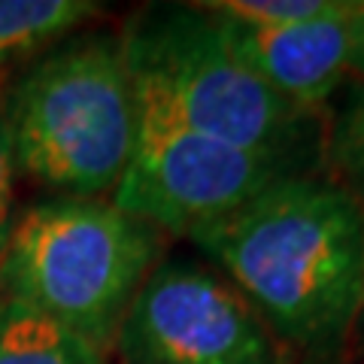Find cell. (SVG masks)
Listing matches in <instances>:
<instances>
[{
  "label": "cell",
  "mask_w": 364,
  "mask_h": 364,
  "mask_svg": "<svg viewBox=\"0 0 364 364\" xmlns=\"http://www.w3.org/2000/svg\"><path fill=\"white\" fill-rule=\"evenodd\" d=\"M119 364H286L279 343L219 273L158 261L112 343Z\"/></svg>",
  "instance_id": "6"
},
{
  "label": "cell",
  "mask_w": 364,
  "mask_h": 364,
  "mask_svg": "<svg viewBox=\"0 0 364 364\" xmlns=\"http://www.w3.org/2000/svg\"><path fill=\"white\" fill-rule=\"evenodd\" d=\"M134 91L186 128L249 152L310 164L316 112H304L249 70L203 6L149 9L124 33Z\"/></svg>",
  "instance_id": "4"
},
{
  "label": "cell",
  "mask_w": 364,
  "mask_h": 364,
  "mask_svg": "<svg viewBox=\"0 0 364 364\" xmlns=\"http://www.w3.org/2000/svg\"><path fill=\"white\" fill-rule=\"evenodd\" d=\"M358 328H364V316H361V325H358Z\"/></svg>",
  "instance_id": "14"
},
{
  "label": "cell",
  "mask_w": 364,
  "mask_h": 364,
  "mask_svg": "<svg viewBox=\"0 0 364 364\" xmlns=\"http://www.w3.org/2000/svg\"><path fill=\"white\" fill-rule=\"evenodd\" d=\"M158 249L155 228L109 200L52 198L16 219L0 255V298L104 355L158 264Z\"/></svg>",
  "instance_id": "3"
},
{
  "label": "cell",
  "mask_w": 364,
  "mask_h": 364,
  "mask_svg": "<svg viewBox=\"0 0 364 364\" xmlns=\"http://www.w3.org/2000/svg\"><path fill=\"white\" fill-rule=\"evenodd\" d=\"M343 0H219V4H200L219 16L237 18L243 25L255 28H282L298 25L318 16H328L340 9Z\"/></svg>",
  "instance_id": "11"
},
{
  "label": "cell",
  "mask_w": 364,
  "mask_h": 364,
  "mask_svg": "<svg viewBox=\"0 0 364 364\" xmlns=\"http://www.w3.org/2000/svg\"><path fill=\"white\" fill-rule=\"evenodd\" d=\"M0 364H104V355L49 318L0 298Z\"/></svg>",
  "instance_id": "9"
},
{
  "label": "cell",
  "mask_w": 364,
  "mask_h": 364,
  "mask_svg": "<svg viewBox=\"0 0 364 364\" xmlns=\"http://www.w3.org/2000/svg\"><path fill=\"white\" fill-rule=\"evenodd\" d=\"M325 161L331 179L364 203V85H352L340 100L325 134Z\"/></svg>",
  "instance_id": "10"
},
{
  "label": "cell",
  "mask_w": 364,
  "mask_h": 364,
  "mask_svg": "<svg viewBox=\"0 0 364 364\" xmlns=\"http://www.w3.org/2000/svg\"><path fill=\"white\" fill-rule=\"evenodd\" d=\"M358 4H340V9L298 25L255 28L237 18L215 16L222 37L261 82L270 85L304 112L325 107L349 73L352 16Z\"/></svg>",
  "instance_id": "7"
},
{
  "label": "cell",
  "mask_w": 364,
  "mask_h": 364,
  "mask_svg": "<svg viewBox=\"0 0 364 364\" xmlns=\"http://www.w3.org/2000/svg\"><path fill=\"white\" fill-rule=\"evenodd\" d=\"M188 237L291 355L328 364L361 325L364 203L331 176L279 179Z\"/></svg>",
  "instance_id": "1"
},
{
  "label": "cell",
  "mask_w": 364,
  "mask_h": 364,
  "mask_svg": "<svg viewBox=\"0 0 364 364\" xmlns=\"http://www.w3.org/2000/svg\"><path fill=\"white\" fill-rule=\"evenodd\" d=\"M16 170L55 198L109 200L136 140V97L124 40L67 37L6 97Z\"/></svg>",
  "instance_id": "2"
},
{
  "label": "cell",
  "mask_w": 364,
  "mask_h": 364,
  "mask_svg": "<svg viewBox=\"0 0 364 364\" xmlns=\"http://www.w3.org/2000/svg\"><path fill=\"white\" fill-rule=\"evenodd\" d=\"M16 225V152L13 136H9L6 119V95L0 91V255L9 243Z\"/></svg>",
  "instance_id": "12"
},
{
  "label": "cell",
  "mask_w": 364,
  "mask_h": 364,
  "mask_svg": "<svg viewBox=\"0 0 364 364\" xmlns=\"http://www.w3.org/2000/svg\"><path fill=\"white\" fill-rule=\"evenodd\" d=\"M349 73L364 85V4L355 6L352 16V46H349Z\"/></svg>",
  "instance_id": "13"
},
{
  "label": "cell",
  "mask_w": 364,
  "mask_h": 364,
  "mask_svg": "<svg viewBox=\"0 0 364 364\" xmlns=\"http://www.w3.org/2000/svg\"><path fill=\"white\" fill-rule=\"evenodd\" d=\"M136 140L109 203L155 231L191 234L246 207L273 182L310 173V164L249 152L186 128L136 95Z\"/></svg>",
  "instance_id": "5"
},
{
  "label": "cell",
  "mask_w": 364,
  "mask_h": 364,
  "mask_svg": "<svg viewBox=\"0 0 364 364\" xmlns=\"http://www.w3.org/2000/svg\"><path fill=\"white\" fill-rule=\"evenodd\" d=\"M95 16L100 4L91 0H0V73L55 49Z\"/></svg>",
  "instance_id": "8"
}]
</instances>
